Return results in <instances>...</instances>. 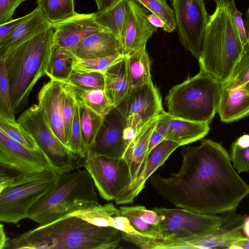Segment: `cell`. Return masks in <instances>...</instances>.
I'll use <instances>...</instances> for the list:
<instances>
[{
    "mask_svg": "<svg viewBox=\"0 0 249 249\" xmlns=\"http://www.w3.org/2000/svg\"><path fill=\"white\" fill-rule=\"evenodd\" d=\"M249 82V52L242 57L227 80L222 83V89H234L244 86Z\"/></svg>",
    "mask_w": 249,
    "mask_h": 249,
    "instance_id": "74e56055",
    "label": "cell"
},
{
    "mask_svg": "<svg viewBox=\"0 0 249 249\" xmlns=\"http://www.w3.org/2000/svg\"><path fill=\"white\" fill-rule=\"evenodd\" d=\"M121 104L127 127L135 133L163 110L160 93L152 82L132 88Z\"/></svg>",
    "mask_w": 249,
    "mask_h": 249,
    "instance_id": "5bb4252c",
    "label": "cell"
},
{
    "mask_svg": "<svg viewBox=\"0 0 249 249\" xmlns=\"http://www.w3.org/2000/svg\"><path fill=\"white\" fill-rule=\"evenodd\" d=\"M49 169L51 164L39 147L28 148L0 130V192Z\"/></svg>",
    "mask_w": 249,
    "mask_h": 249,
    "instance_id": "52a82bcc",
    "label": "cell"
},
{
    "mask_svg": "<svg viewBox=\"0 0 249 249\" xmlns=\"http://www.w3.org/2000/svg\"><path fill=\"white\" fill-rule=\"evenodd\" d=\"M230 158L237 173L249 172V146L239 147L234 142L231 145Z\"/></svg>",
    "mask_w": 249,
    "mask_h": 249,
    "instance_id": "b9f144b4",
    "label": "cell"
},
{
    "mask_svg": "<svg viewBox=\"0 0 249 249\" xmlns=\"http://www.w3.org/2000/svg\"><path fill=\"white\" fill-rule=\"evenodd\" d=\"M111 227L117 229L124 233L143 235L135 229L127 218L122 215L114 216L112 217Z\"/></svg>",
    "mask_w": 249,
    "mask_h": 249,
    "instance_id": "ee69618b",
    "label": "cell"
},
{
    "mask_svg": "<svg viewBox=\"0 0 249 249\" xmlns=\"http://www.w3.org/2000/svg\"><path fill=\"white\" fill-rule=\"evenodd\" d=\"M63 82L51 80L40 89L38 105L43 110L55 135L68 148V140L63 116Z\"/></svg>",
    "mask_w": 249,
    "mask_h": 249,
    "instance_id": "d6986e66",
    "label": "cell"
},
{
    "mask_svg": "<svg viewBox=\"0 0 249 249\" xmlns=\"http://www.w3.org/2000/svg\"><path fill=\"white\" fill-rule=\"evenodd\" d=\"M179 146L172 141L164 140L150 152L146 166L135 180L114 200L116 205L131 204L145 187L146 180Z\"/></svg>",
    "mask_w": 249,
    "mask_h": 249,
    "instance_id": "ac0fdd59",
    "label": "cell"
},
{
    "mask_svg": "<svg viewBox=\"0 0 249 249\" xmlns=\"http://www.w3.org/2000/svg\"><path fill=\"white\" fill-rule=\"evenodd\" d=\"M52 26L53 44L73 53L76 45L86 37L101 31H108L96 22L94 13H77L68 20Z\"/></svg>",
    "mask_w": 249,
    "mask_h": 249,
    "instance_id": "2e32d148",
    "label": "cell"
},
{
    "mask_svg": "<svg viewBox=\"0 0 249 249\" xmlns=\"http://www.w3.org/2000/svg\"><path fill=\"white\" fill-rule=\"evenodd\" d=\"M243 231L245 235L249 239V216H246L243 220Z\"/></svg>",
    "mask_w": 249,
    "mask_h": 249,
    "instance_id": "11a10c76",
    "label": "cell"
},
{
    "mask_svg": "<svg viewBox=\"0 0 249 249\" xmlns=\"http://www.w3.org/2000/svg\"><path fill=\"white\" fill-rule=\"evenodd\" d=\"M231 12L239 37L246 53H248L249 52V45L247 32L246 31L242 18L243 14L237 8Z\"/></svg>",
    "mask_w": 249,
    "mask_h": 249,
    "instance_id": "f6af8a7d",
    "label": "cell"
},
{
    "mask_svg": "<svg viewBox=\"0 0 249 249\" xmlns=\"http://www.w3.org/2000/svg\"><path fill=\"white\" fill-rule=\"evenodd\" d=\"M98 11L104 10L109 7L119 0H95Z\"/></svg>",
    "mask_w": 249,
    "mask_h": 249,
    "instance_id": "f907efd6",
    "label": "cell"
},
{
    "mask_svg": "<svg viewBox=\"0 0 249 249\" xmlns=\"http://www.w3.org/2000/svg\"><path fill=\"white\" fill-rule=\"evenodd\" d=\"M246 17H247V24L248 26V41H249V8L248 9L247 14H246Z\"/></svg>",
    "mask_w": 249,
    "mask_h": 249,
    "instance_id": "6f0895ef",
    "label": "cell"
},
{
    "mask_svg": "<svg viewBox=\"0 0 249 249\" xmlns=\"http://www.w3.org/2000/svg\"><path fill=\"white\" fill-rule=\"evenodd\" d=\"M127 0H119L107 9L94 13L96 22L123 41L126 17Z\"/></svg>",
    "mask_w": 249,
    "mask_h": 249,
    "instance_id": "484cf974",
    "label": "cell"
},
{
    "mask_svg": "<svg viewBox=\"0 0 249 249\" xmlns=\"http://www.w3.org/2000/svg\"><path fill=\"white\" fill-rule=\"evenodd\" d=\"M0 130L28 148L34 150L39 148L32 135L17 121L11 122L0 117Z\"/></svg>",
    "mask_w": 249,
    "mask_h": 249,
    "instance_id": "e575fe53",
    "label": "cell"
},
{
    "mask_svg": "<svg viewBox=\"0 0 249 249\" xmlns=\"http://www.w3.org/2000/svg\"><path fill=\"white\" fill-rule=\"evenodd\" d=\"M32 11L30 13L19 18L12 19L8 22L0 25V39L13 32L20 24L30 18Z\"/></svg>",
    "mask_w": 249,
    "mask_h": 249,
    "instance_id": "bcb514c9",
    "label": "cell"
},
{
    "mask_svg": "<svg viewBox=\"0 0 249 249\" xmlns=\"http://www.w3.org/2000/svg\"><path fill=\"white\" fill-rule=\"evenodd\" d=\"M95 185L86 170L60 175L55 188L29 210L27 218L39 226L51 223L87 203H98Z\"/></svg>",
    "mask_w": 249,
    "mask_h": 249,
    "instance_id": "5b68a950",
    "label": "cell"
},
{
    "mask_svg": "<svg viewBox=\"0 0 249 249\" xmlns=\"http://www.w3.org/2000/svg\"><path fill=\"white\" fill-rule=\"evenodd\" d=\"M69 215L80 218L98 227H111L113 216L121 215V210L117 208L113 203L104 205L98 203L85 204Z\"/></svg>",
    "mask_w": 249,
    "mask_h": 249,
    "instance_id": "4316f807",
    "label": "cell"
},
{
    "mask_svg": "<svg viewBox=\"0 0 249 249\" xmlns=\"http://www.w3.org/2000/svg\"><path fill=\"white\" fill-rule=\"evenodd\" d=\"M123 232L112 227H98L66 215L10 239L6 249H114Z\"/></svg>",
    "mask_w": 249,
    "mask_h": 249,
    "instance_id": "7a4b0ae2",
    "label": "cell"
},
{
    "mask_svg": "<svg viewBox=\"0 0 249 249\" xmlns=\"http://www.w3.org/2000/svg\"><path fill=\"white\" fill-rule=\"evenodd\" d=\"M209 124L176 118L164 110L158 116L155 128L164 137L179 146L203 138L209 133Z\"/></svg>",
    "mask_w": 249,
    "mask_h": 249,
    "instance_id": "e0dca14e",
    "label": "cell"
},
{
    "mask_svg": "<svg viewBox=\"0 0 249 249\" xmlns=\"http://www.w3.org/2000/svg\"><path fill=\"white\" fill-rule=\"evenodd\" d=\"M75 57L71 52L53 44L46 76L51 80L63 82L72 71Z\"/></svg>",
    "mask_w": 249,
    "mask_h": 249,
    "instance_id": "f1b7e54d",
    "label": "cell"
},
{
    "mask_svg": "<svg viewBox=\"0 0 249 249\" xmlns=\"http://www.w3.org/2000/svg\"><path fill=\"white\" fill-rule=\"evenodd\" d=\"M60 175L53 169L36 179L0 192V221L18 224L27 217L31 207L56 186Z\"/></svg>",
    "mask_w": 249,
    "mask_h": 249,
    "instance_id": "9c48e42d",
    "label": "cell"
},
{
    "mask_svg": "<svg viewBox=\"0 0 249 249\" xmlns=\"http://www.w3.org/2000/svg\"><path fill=\"white\" fill-rule=\"evenodd\" d=\"M80 89H104V73L99 72L79 73L72 71L69 77L61 82Z\"/></svg>",
    "mask_w": 249,
    "mask_h": 249,
    "instance_id": "8d00e7d4",
    "label": "cell"
},
{
    "mask_svg": "<svg viewBox=\"0 0 249 249\" xmlns=\"http://www.w3.org/2000/svg\"><path fill=\"white\" fill-rule=\"evenodd\" d=\"M176 30L181 44L198 60L209 15L202 0H172Z\"/></svg>",
    "mask_w": 249,
    "mask_h": 249,
    "instance_id": "7c38bea8",
    "label": "cell"
},
{
    "mask_svg": "<svg viewBox=\"0 0 249 249\" xmlns=\"http://www.w3.org/2000/svg\"><path fill=\"white\" fill-rule=\"evenodd\" d=\"M121 53L122 50L119 40L108 31H101L88 36L76 45L74 51L77 58L83 59Z\"/></svg>",
    "mask_w": 249,
    "mask_h": 249,
    "instance_id": "44dd1931",
    "label": "cell"
},
{
    "mask_svg": "<svg viewBox=\"0 0 249 249\" xmlns=\"http://www.w3.org/2000/svg\"><path fill=\"white\" fill-rule=\"evenodd\" d=\"M222 89L220 81L200 70L169 90L165 97L168 112L176 118L210 124L217 112Z\"/></svg>",
    "mask_w": 249,
    "mask_h": 249,
    "instance_id": "8992f818",
    "label": "cell"
},
{
    "mask_svg": "<svg viewBox=\"0 0 249 249\" xmlns=\"http://www.w3.org/2000/svg\"><path fill=\"white\" fill-rule=\"evenodd\" d=\"M148 20L155 27L163 29L165 26L164 21L160 18L153 13L148 16Z\"/></svg>",
    "mask_w": 249,
    "mask_h": 249,
    "instance_id": "681fc988",
    "label": "cell"
},
{
    "mask_svg": "<svg viewBox=\"0 0 249 249\" xmlns=\"http://www.w3.org/2000/svg\"><path fill=\"white\" fill-rule=\"evenodd\" d=\"M145 48L135 50L125 55L128 75L132 88L152 82L150 60Z\"/></svg>",
    "mask_w": 249,
    "mask_h": 249,
    "instance_id": "83f0119b",
    "label": "cell"
},
{
    "mask_svg": "<svg viewBox=\"0 0 249 249\" xmlns=\"http://www.w3.org/2000/svg\"><path fill=\"white\" fill-rule=\"evenodd\" d=\"M200 142L182 148L178 172L168 178L152 175L151 184L177 207L209 215L235 211L249 195V185L235 171L221 143L204 138Z\"/></svg>",
    "mask_w": 249,
    "mask_h": 249,
    "instance_id": "6da1fadb",
    "label": "cell"
},
{
    "mask_svg": "<svg viewBox=\"0 0 249 249\" xmlns=\"http://www.w3.org/2000/svg\"><path fill=\"white\" fill-rule=\"evenodd\" d=\"M17 122L34 138L57 173L61 175L74 169L76 156L55 135L43 110L38 104L23 111Z\"/></svg>",
    "mask_w": 249,
    "mask_h": 249,
    "instance_id": "ba28073f",
    "label": "cell"
},
{
    "mask_svg": "<svg viewBox=\"0 0 249 249\" xmlns=\"http://www.w3.org/2000/svg\"><path fill=\"white\" fill-rule=\"evenodd\" d=\"M83 159V166L104 199L114 200L131 183L129 167L124 158L110 157L89 149Z\"/></svg>",
    "mask_w": 249,
    "mask_h": 249,
    "instance_id": "8fae6325",
    "label": "cell"
},
{
    "mask_svg": "<svg viewBox=\"0 0 249 249\" xmlns=\"http://www.w3.org/2000/svg\"><path fill=\"white\" fill-rule=\"evenodd\" d=\"M136 133L127 127L122 104L104 117L92 150L105 156L123 158L125 149Z\"/></svg>",
    "mask_w": 249,
    "mask_h": 249,
    "instance_id": "4fadbf2b",
    "label": "cell"
},
{
    "mask_svg": "<svg viewBox=\"0 0 249 249\" xmlns=\"http://www.w3.org/2000/svg\"><path fill=\"white\" fill-rule=\"evenodd\" d=\"M234 142L239 146L242 148H245L249 146V134H244L239 137Z\"/></svg>",
    "mask_w": 249,
    "mask_h": 249,
    "instance_id": "f5cc1de1",
    "label": "cell"
},
{
    "mask_svg": "<svg viewBox=\"0 0 249 249\" xmlns=\"http://www.w3.org/2000/svg\"><path fill=\"white\" fill-rule=\"evenodd\" d=\"M148 11L135 0H127L126 17L124 38L121 43L122 53L146 47L147 40L156 32L158 28L148 20Z\"/></svg>",
    "mask_w": 249,
    "mask_h": 249,
    "instance_id": "9a60e30c",
    "label": "cell"
},
{
    "mask_svg": "<svg viewBox=\"0 0 249 249\" xmlns=\"http://www.w3.org/2000/svg\"><path fill=\"white\" fill-rule=\"evenodd\" d=\"M63 83V116L66 136L69 142L77 100L73 87L69 84Z\"/></svg>",
    "mask_w": 249,
    "mask_h": 249,
    "instance_id": "f35d334b",
    "label": "cell"
},
{
    "mask_svg": "<svg viewBox=\"0 0 249 249\" xmlns=\"http://www.w3.org/2000/svg\"><path fill=\"white\" fill-rule=\"evenodd\" d=\"M77 102L82 139L86 153L94 145L104 117L97 114L82 103Z\"/></svg>",
    "mask_w": 249,
    "mask_h": 249,
    "instance_id": "4dcf8cb0",
    "label": "cell"
},
{
    "mask_svg": "<svg viewBox=\"0 0 249 249\" xmlns=\"http://www.w3.org/2000/svg\"><path fill=\"white\" fill-rule=\"evenodd\" d=\"M228 249H242V248L236 244L231 245Z\"/></svg>",
    "mask_w": 249,
    "mask_h": 249,
    "instance_id": "680465c9",
    "label": "cell"
},
{
    "mask_svg": "<svg viewBox=\"0 0 249 249\" xmlns=\"http://www.w3.org/2000/svg\"><path fill=\"white\" fill-rule=\"evenodd\" d=\"M10 240V239L6 235L3 225L1 223L0 224V249H6Z\"/></svg>",
    "mask_w": 249,
    "mask_h": 249,
    "instance_id": "816d5d0a",
    "label": "cell"
},
{
    "mask_svg": "<svg viewBox=\"0 0 249 249\" xmlns=\"http://www.w3.org/2000/svg\"><path fill=\"white\" fill-rule=\"evenodd\" d=\"M52 26L37 6L32 11V15L30 18L0 39V57L12 49L38 36Z\"/></svg>",
    "mask_w": 249,
    "mask_h": 249,
    "instance_id": "603a6c76",
    "label": "cell"
},
{
    "mask_svg": "<svg viewBox=\"0 0 249 249\" xmlns=\"http://www.w3.org/2000/svg\"><path fill=\"white\" fill-rule=\"evenodd\" d=\"M74 89L78 102L102 117H105L114 107L110 103L104 89L75 88Z\"/></svg>",
    "mask_w": 249,
    "mask_h": 249,
    "instance_id": "1f68e13d",
    "label": "cell"
},
{
    "mask_svg": "<svg viewBox=\"0 0 249 249\" xmlns=\"http://www.w3.org/2000/svg\"><path fill=\"white\" fill-rule=\"evenodd\" d=\"M159 217L152 236L159 239H179L208 234L222 225L224 215L204 214L184 209H153Z\"/></svg>",
    "mask_w": 249,
    "mask_h": 249,
    "instance_id": "30bf717a",
    "label": "cell"
},
{
    "mask_svg": "<svg viewBox=\"0 0 249 249\" xmlns=\"http://www.w3.org/2000/svg\"><path fill=\"white\" fill-rule=\"evenodd\" d=\"M163 140H164L163 136L155 128L149 142L147 151L148 157L151 151Z\"/></svg>",
    "mask_w": 249,
    "mask_h": 249,
    "instance_id": "c3c4849f",
    "label": "cell"
},
{
    "mask_svg": "<svg viewBox=\"0 0 249 249\" xmlns=\"http://www.w3.org/2000/svg\"><path fill=\"white\" fill-rule=\"evenodd\" d=\"M103 73L104 91L111 104L116 107L124 101L132 89L125 56Z\"/></svg>",
    "mask_w": 249,
    "mask_h": 249,
    "instance_id": "cb8c5ba5",
    "label": "cell"
},
{
    "mask_svg": "<svg viewBox=\"0 0 249 249\" xmlns=\"http://www.w3.org/2000/svg\"><path fill=\"white\" fill-rule=\"evenodd\" d=\"M217 113L220 121L231 123L249 115V92L243 87L222 89Z\"/></svg>",
    "mask_w": 249,
    "mask_h": 249,
    "instance_id": "d4e9b609",
    "label": "cell"
},
{
    "mask_svg": "<svg viewBox=\"0 0 249 249\" xmlns=\"http://www.w3.org/2000/svg\"><path fill=\"white\" fill-rule=\"evenodd\" d=\"M27 0H0V24H3L13 19L17 8Z\"/></svg>",
    "mask_w": 249,
    "mask_h": 249,
    "instance_id": "7bdbcfd3",
    "label": "cell"
},
{
    "mask_svg": "<svg viewBox=\"0 0 249 249\" xmlns=\"http://www.w3.org/2000/svg\"><path fill=\"white\" fill-rule=\"evenodd\" d=\"M158 116L136 133L125 149L123 158L129 167L131 183L146 166L149 142L156 127Z\"/></svg>",
    "mask_w": 249,
    "mask_h": 249,
    "instance_id": "7402d4cb",
    "label": "cell"
},
{
    "mask_svg": "<svg viewBox=\"0 0 249 249\" xmlns=\"http://www.w3.org/2000/svg\"><path fill=\"white\" fill-rule=\"evenodd\" d=\"M202 0L204 1V0Z\"/></svg>",
    "mask_w": 249,
    "mask_h": 249,
    "instance_id": "94428289",
    "label": "cell"
},
{
    "mask_svg": "<svg viewBox=\"0 0 249 249\" xmlns=\"http://www.w3.org/2000/svg\"><path fill=\"white\" fill-rule=\"evenodd\" d=\"M14 115L5 63L0 59V117L11 122H16Z\"/></svg>",
    "mask_w": 249,
    "mask_h": 249,
    "instance_id": "d590c367",
    "label": "cell"
},
{
    "mask_svg": "<svg viewBox=\"0 0 249 249\" xmlns=\"http://www.w3.org/2000/svg\"><path fill=\"white\" fill-rule=\"evenodd\" d=\"M246 53L231 11L226 6H216L205 30L198 60L200 70L223 83Z\"/></svg>",
    "mask_w": 249,
    "mask_h": 249,
    "instance_id": "277c9868",
    "label": "cell"
},
{
    "mask_svg": "<svg viewBox=\"0 0 249 249\" xmlns=\"http://www.w3.org/2000/svg\"><path fill=\"white\" fill-rule=\"evenodd\" d=\"M145 9L160 18L165 22L163 30L172 33L176 30V19L174 11L165 0H135Z\"/></svg>",
    "mask_w": 249,
    "mask_h": 249,
    "instance_id": "836d02e7",
    "label": "cell"
},
{
    "mask_svg": "<svg viewBox=\"0 0 249 249\" xmlns=\"http://www.w3.org/2000/svg\"><path fill=\"white\" fill-rule=\"evenodd\" d=\"M235 211L224 213V220L212 232L196 238V249L228 248L231 245L247 239L243 231L246 215L236 214Z\"/></svg>",
    "mask_w": 249,
    "mask_h": 249,
    "instance_id": "ffe728a7",
    "label": "cell"
},
{
    "mask_svg": "<svg viewBox=\"0 0 249 249\" xmlns=\"http://www.w3.org/2000/svg\"><path fill=\"white\" fill-rule=\"evenodd\" d=\"M216 6H224L228 7L231 11L236 8L234 0H213Z\"/></svg>",
    "mask_w": 249,
    "mask_h": 249,
    "instance_id": "db71d44e",
    "label": "cell"
},
{
    "mask_svg": "<svg viewBox=\"0 0 249 249\" xmlns=\"http://www.w3.org/2000/svg\"><path fill=\"white\" fill-rule=\"evenodd\" d=\"M139 214L142 220L149 224L156 226L159 223V217L154 210H147L145 207L141 206Z\"/></svg>",
    "mask_w": 249,
    "mask_h": 249,
    "instance_id": "7dc6e473",
    "label": "cell"
},
{
    "mask_svg": "<svg viewBox=\"0 0 249 249\" xmlns=\"http://www.w3.org/2000/svg\"><path fill=\"white\" fill-rule=\"evenodd\" d=\"M54 28L47 30L10 50L0 57L5 63L12 106L15 113L28 105L31 91L46 76L53 44Z\"/></svg>",
    "mask_w": 249,
    "mask_h": 249,
    "instance_id": "3957f363",
    "label": "cell"
},
{
    "mask_svg": "<svg viewBox=\"0 0 249 249\" xmlns=\"http://www.w3.org/2000/svg\"><path fill=\"white\" fill-rule=\"evenodd\" d=\"M68 148L77 157L84 158L86 154L80 125L79 108L76 101L74 117L69 139Z\"/></svg>",
    "mask_w": 249,
    "mask_h": 249,
    "instance_id": "ab89813d",
    "label": "cell"
},
{
    "mask_svg": "<svg viewBox=\"0 0 249 249\" xmlns=\"http://www.w3.org/2000/svg\"><path fill=\"white\" fill-rule=\"evenodd\" d=\"M236 244L240 246L242 249H249V239L248 238L240 241Z\"/></svg>",
    "mask_w": 249,
    "mask_h": 249,
    "instance_id": "9f6ffc18",
    "label": "cell"
},
{
    "mask_svg": "<svg viewBox=\"0 0 249 249\" xmlns=\"http://www.w3.org/2000/svg\"><path fill=\"white\" fill-rule=\"evenodd\" d=\"M242 87L249 92V82Z\"/></svg>",
    "mask_w": 249,
    "mask_h": 249,
    "instance_id": "91938a15",
    "label": "cell"
},
{
    "mask_svg": "<svg viewBox=\"0 0 249 249\" xmlns=\"http://www.w3.org/2000/svg\"><path fill=\"white\" fill-rule=\"evenodd\" d=\"M124 56L122 53L86 59H79L75 56L72 64V71L79 73H104L112 65L121 60Z\"/></svg>",
    "mask_w": 249,
    "mask_h": 249,
    "instance_id": "d6a6232c",
    "label": "cell"
},
{
    "mask_svg": "<svg viewBox=\"0 0 249 249\" xmlns=\"http://www.w3.org/2000/svg\"><path fill=\"white\" fill-rule=\"evenodd\" d=\"M37 7L52 25L63 22L75 16L74 0H37Z\"/></svg>",
    "mask_w": 249,
    "mask_h": 249,
    "instance_id": "f546056e",
    "label": "cell"
},
{
    "mask_svg": "<svg viewBox=\"0 0 249 249\" xmlns=\"http://www.w3.org/2000/svg\"><path fill=\"white\" fill-rule=\"evenodd\" d=\"M141 205L134 206H121L120 207L121 215L127 218L136 230L144 236H152L154 225L143 221L139 214Z\"/></svg>",
    "mask_w": 249,
    "mask_h": 249,
    "instance_id": "60d3db41",
    "label": "cell"
}]
</instances>
